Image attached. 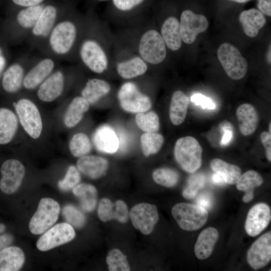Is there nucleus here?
<instances>
[{
	"mask_svg": "<svg viewBox=\"0 0 271 271\" xmlns=\"http://www.w3.org/2000/svg\"><path fill=\"white\" fill-rule=\"evenodd\" d=\"M202 148L194 137L186 136L179 139L174 147L175 158L185 171L194 173L202 164Z\"/></svg>",
	"mask_w": 271,
	"mask_h": 271,
	"instance_id": "f257e3e1",
	"label": "nucleus"
},
{
	"mask_svg": "<svg viewBox=\"0 0 271 271\" xmlns=\"http://www.w3.org/2000/svg\"><path fill=\"white\" fill-rule=\"evenodd\" d=\"M172 214L182 229L196 230L207 222L208 213L207 210L198 205L179 203L172 209Z\"/></svg>",
	"mask_w": 271,
	"mask_h": 271,
	"instance_id": "f03ea898",
	"label": "nucleus"
},
{
	"mask_svg": "<svg viewBox=\"0 0 271 271\" xmlns=\"http://www.w3.org/2000/svg\"><path fill=\"white\" fill-rule=\"evenodd\" d=\"M217 54L224 71L231 79L240 80L245 76L248 63L236 47L224 43L219 47Z\"/></svg>",
	"mask_w": 271,
	"mask_h": 271,
	"instance_id": "7ed1b4c3",
	"label": "nucleus"
},
{
	"mask_svg": "<svg viewBox=\"0 0 271 271\" xmlns=\"http://www.w3.org/2000/svg\"><path fill=\"white\" fill-rule=\"evenodd\" d=\"M60 212L59 204L50 198H42L29 222V229L35 235L45 232L57 221Z\"/></svg>",
	"mask_w": 271,
	"mask_h": 271,
	"instance_id": "20e7f679",
	"label": "nucleus"
},
{
	"mask_svg": "<svg viewBox=\"0 0 271 271\" xmlns=\"http://www.w3.org/2000/svg\"><path fill=\"white\" fill-rule=\"evenodd\" d=\"M139 52L141 57L152 64L162 62L166 57V46L161 34L151 29L142 36L139 44Z\"/></svg>",
	"mask_w": 271,
	"mask_h": 271,
	"instance_id": "39448f33",
	"label": "nucleus"
},
{
	"mask_svg": "<svg viewBox=\"0 0 271 271\" xmlns=\"http://www.w3.org/2000/svg\"><path fill=\"white\" fill-rule=\"evenodd\" d=\"M20 122L25 131L32 138L38 139L42 130L40 113L36 105L27 99H21L15 104Z\"/></svg>",
	"mask_w": 271,
	"mask_h": 271,
	"instance_id": "423d86ee",
	"label": "nucleus"
},
{
	"mask_svg": "<svg viewBox=\"0 0 271 271\" xmlns=\"http://www.w3.org/2000/svg\"><path fill=\"white\" fill-rule=\"evenodd\" d=\"M77 30L70 21H63L53 27L50 33L49 44L52 51L58 55L70 51L76 39Z\"/></svg>",
	"mask_w": 271,
	"mask_h": 271,
	"instance_id": "0eeeda50",
	"label": "nucleus"
},
{
	"mask_svg": "<svg viewBox=\"0 0 271 271\" xmlns=\"http://www.w3.org/2000/svg\"><path fill=\"white\" fill-rule=\"evenodd\" d=\"M118 98L121 107L132 113L144 112L152 106L150 98L141 92L136 84L126 82L120 88Z\"/></svg>",
	"mask_w": 271,
	"mask_h": 271,
	"instance_id": "6e6552de",
	"label": "nucleus"
},
{
	"mask_svg": "<svg viewBox=\"0 0 271 271\" xmlns=\"http://www.w3.org/2000/svg\"><path fill=\"white\" fill-rule=\"evenodd\" d=\"M0 190L7 195L15 194L20 187L25 174L22 163L16 159L4 161L0 168Z\"/></svg>",
	"mask_w": 271,
	"mask_h": 271,
	"instance_id": "1a4fd4ad",
	"label": "nucleus"
},
{
	"mask_svg": "<svg viewBox=\"0 0 271 271\" xmlns=\"http://www.w3.org/2000/svg\"><path fill=\"white\" fill-rule=\"evenodd\" d=\"M75 236L73 227L67 222L57 224L48 229L38 239L37 248L46 251L67 243Z\"/></svg>",
	"mask_w": 271,
	"mask_h": 271,
	"instance_id": "9d476101",
	"label": "nucleus"
},
{
	"mask_svg": "<svg viewBox=\"0 0 271 271\" xmlns=\"http://www.w3.org/2000/svg\"><path fill=\"white\" fill-rule=\"evenodd\" d=\"M179 23L182 40L188 44L193 43L198 35L205 32L209 26L205 16L195 14L190 10L182 12Z\"/></svg>",
	"mask_w": 271,
	"mask_h": 271,
	"instance_id": "9b49d317",
	"label": "nucleus"
},
{
	"mask_svg": "<svg viewBox=\"0 0 271 271\" xmlns=\"http://www.w3.org/2000/svg\"><path fill=\"white\" fill-rule=\"evenodd\" d=\"M80 56L83 63L95 73H102L108 67L107 56L95 40L87 39L83 42L80 49Z\"/></svg>",
	"mask_w": 271,
	"mask_h": 271,
	"instance_id": "f8f14e48",
	"label": "nucleus"
},
{
	"mask_svg": "<svg viewBox=\"0 0 271 271\" xmlns=\"http://www.w3.org/2000/svg\"><path fill=\"white\" fill-rule=\"evenodd\" d=\"M129 216L133 226L145 235L152 233L159 218L156 206L146 203L134 206Z\"/></svg>",
	"mask_w": 271,
	"mask_h": 271,
	"instance_id": "ddd939ff",
	"label": "nucleus"
},
{
	"mask_svg": "<svg viewBox=\"0 0 271 271\" xmlns=\"http://www.w3.org/2000/svg\"><path fill=\"white\" fill-rule=\"evenodd\" d=\"M271 259V233L259 237L252 244L247 253L249 265L256 270L266 266Z\"/></svg>",
	"mask_w": 271,
	"mask_h": 271,
	"instance_id": "4468645a",
	"label": "nucleus"
},
{
	"mask_svg": "<svg viewBox=\"0 0 271 271\" xmlns=\"http://www.w3.org/2000/svg\"><path fill=\"white\" fill-rule=\"evenodd\" d=\"M271 219L269 206L264 203L254 205L249 210L245 223L246 233L255 236L261 233L268 225Z\"/></svg>",
	"mask_w": 271,
	"mask_h": 271,
	"instance_id": "2eb2a0df",
	"label": "nucleus"
},
{
	"mask_svg": "<svg viewBox=\"0 0 271 271\" xmlns=\"http://www.w3.org/2000/svg\"><path fill=\"white\" fill-rule=\"evenodd\" d=\"M99 218L103 222L116 219L121 223H125L128 219L129 213L126 203L117 200L113 203L108 198L100 200L97 209Z\"/></svg>",
	"mask_w": 271,
	"mask_h": 271,
	"instance_id": "dca6fc26",
	"label": "nucleus"
},
{
	"mask_svg": "<svg viewBox=\"0 0 271 271\" xmlns=\"http://www.w3.org/2000/svg\"><path fill=\"white\" fill-rule=\"evenodd\" d=\"M64 75L57 71L49 75L40 85L38 96L44 102H51L62 94L64 87Z\"/></svg>",
	"mask_w": 271,
	"mask_h": 271,
	"instance_id": "f3484780",
	"label": "nucleus"
},
{
	"mask_svg": "<svg viewBox=\"0 0 271 271\" xmlns=\"http://www.w3.org/2000/svg\"><path fill=\"white\" fill-rule=\"evenodd\" d=\"M54 66V61L50 58L41 60L24 77V86L28 89L36 88L50 75Z\"/></svg>",
	"mask_w": 271,
	"mask_h": 271,
	"instance_id": "a211bd4d",
	"label": "nucleus"
},
{
	"mask_svg": "<svg viewBox=\"0 0 271 271\" xmlns=\"http://www.w3.org/2000/svg\"><path fill=\"white\" fill-rule=\"evenodd\" d=\"M77 167L78 170L85 176L96 179L105 175L108 164L105 159L101 157L84 156L78 160Z\"/></svg>",
	"mask_w": 271,
	"mask_h": 271,
	"instance_id": "6ab92c4d",
	"label": "nucleus"
},
{
	"mask_svg": "<svg viewBox=\"0 0 271 271\" xmlns=\"http://www.w3.org/2000/svg\"><path fill=\"white\" fill-rule=\"evenodd\" d=\"M93 141L96 148L101 152L113 154L119 148L118 138L108 125L98 128L93 134Z\"/></svg>",
	"mask_w": 271,
	"mask_h": 271,
	"instance_id": "aec40b11",
	"label": "nucleus"
},
{
	"mask_svg": "<svg viewBox=\"0 0 271 271\" xmlns=\"http://www.w3.org/2000/svg\"><path fill=\"white\" fill-rule=\"evenodd\" d=\"M245 34L249 37H256L266 23L264 15L259 10L251 8L242 11L239 16Z\"/></svg>",
	"mask_w": 271,
	"mask_h": 271,
	"instance_id": "412c9836",
	"label": "nucleus"
},
{
	"mask_svg": "<svg viewBox=\"0 0 271 271\" xmlns=\"http://www.w3.org/2000/svg\"><path fill=\"white\" fill-rule=\"evenodd\" d=\"M239 129L244 136L252 134L256 129L258 116L255 108L249 103L240 105L236 109Z\"/></svg>",
	"mask_w": 271,
	"mask_h": 271,
	"instance_id": "4be33fe9",
	"label": "nucleus"
},
{
	"mask_svg": "<svg viewBox=\"0 0 271 271\" xmlns=\"http://www.w3.org/2000/svg\"><path fill=\"white\" fill-rule=\"evenodd\" d=\"M25 255L17 246L10 245L0 250V271H18L23 267Z\"/></svg>",
	"mask_w": 271,
	"mask_h": 271,
	"instance_id": "5701e85b",
	"label": "nucleus"
},
{
	"mask_svg": "<svg viewBox=\"0 0 271 271\" xmlns=\"http://www.w3.org/2000/svg\"><path fill=\"white\" fill-rule=\"evenodd\" d=\"M161 35L166 46L171 50L177 51L182 46L179 20L174 16L168 17L163 23Z\"/></svg>",
	"mask_w": 271,
	"mask_h": 271,
	"instance_id": "b1692460",
	"label": "nucleus"
},
{
	"mask_svg": "<svg viewBox=\"0 0 271 271\" xmlns=\"http://www.w3.org/2000/svg\"><path fill=\"white\" fill-rule=\"evenodd\" d=\"M218 232L210 227L203 230L199 235L194 247L196 257L201 260L209 257L218 238Z\"/></svg>",
	"mask_w": 271,
	"mask_h": 271,
	"instance_id": "393cba45",
	"label": "nucleus"
},
{
	"mask_svg": "<svg viewBox=\"0 0 271 271\" xmlns=\"http://www.w3.org/2000/svg\"><path fill=\"white\" fill-rule=\"evenodd\" d=\"M57 16L56 8L52 5L45 6L37 22L32 28L33 34L39 37H45L49 35Z\"/></svg>",
	"mask_w": 271,
	"mask_h": 271,
	"instance_id": "a878e982",
	"label": "nucleus"
},
{
	"mask_svg": "<svg viewBox=\"0 0 271 271\" xmlns=\"http://www.w3.org/2000/svg\"><path fill=\"white\" fill-rule=\"evenodd\" d=\"M18 125L15 114L7 108H0V145L9 143L14 137Z\"/></svg>",
	"mask_w": 271,
	"mask_h": 271,
	"instance_id": "bb28decb",
	"label": "nucleus"
},
{
	"mask_svg": "<svg viewBox=\"0 0 271 271\" xmlns=\"http://www.w3.org/2000/svg\"><path fill=\"white\" fill-rule=\"evenodd\" d=\"M189 98L182 91H175L172 97L170 106V118L172 123L178 125L182 123L186 117Z\"/></svg>",
	"mask_w": 271,
	"mask_h": 271,
	"instance_id": "cd10ccee",
	"label": "nucleus"
},
{
	"mask_svg": "<svg viewBox=\"0 0 271 271\" xmlns=\"http://www.w3.org/2000/svg\"><path fill=\"white\" fill-rule=\"evenodd\" d=\"M263 179L257 172L249 170L240 175L236 182V188L245 192L242 201L248 203L253 198V190L255 188L262 185Z\"/></svg>",
	"mask_w": 271,
	"mask_h": 271,
	"instance_id": "c85d7f7f",
	"label": "nucleus"
},
{
	"mask_svg": "<svg viewBox=\"0 0 271 271\" xmlns=\"http://www.w3.org/2000/svg\"><path fill=\"white\" fill-rule=\"evenodd\" d=\"M72 192L79 199L83 210L91 212L95 209L97 201V192L94 186L86 183L79 184L72 189Z\"/></svg>",
	"mask_w": 271,
	"mask_h": 271,
	"instance_id": "c756f323",
	"label": "nucleus"
},
{
	"mask_svg": "<svg viewBox=\"0 0 271 271\" xmlns=\"http://www.w3.org/2000/svg\"><path fill=\"white\" fill-rule=\"evenodd\" d=\"M110 90V86L106 81L100 79H90L87 82L82 91V97L89 103L93 104L107 95Z\"/></svg>",
	"mask_w": 271,
	"mask_h": 271,
	"instance_id": "7c9ffc66",
	"label": "nucleus"
},
{
	"mask_svg": "<svg viewBox=\"0 0 271 271\" xmlns=\"http://www.w3.org/2000/svg\"><path fill=\"white\" fill-rule=\"evenodd\" d=\"M117 72L124 79H130L144 74L148 69L146 62L141 57H134L118 63Z\"/></svg>",
	"mask_w": 271,
	"mask_h": 271,
	"instance_id": "2f4dec72",
	"label": "nucleus"
},
{
	"mask_svg": "<svg viewBox=\"0 0 271 271\" xmlns=\"http://www.w3.org/2000/svg\"><path fill=\"white\" fill-rule=\"evenodd\" d=\"M89 103L83 97L74 98L68 107L65 113L64 122L68 127L75 126L83 117L84 113L87 111Z\"/></svg>",
	"mask_w": 271,
	"mask_h": 271,
	"instance_id": "473e14b6",
	"label": "nucleus"
},
{
	"mask_svg": "<svg viewBox=\"0 0 271 271\" xmlns=\"http://www.w3.org/2000/svg\"><path fill=\"white\" fill-rule=\"evenodd\" d=\"M24 70L19 64H14L3 73L2 86L9 93H15L21 88L24 79Z\"/></svg>",
	"mask_w": 271,
	"mask_h": 271,
	"instance_id": "72a5a7b5",
	"label": "nucleus"
},
{
	"mask_svg": "<svg viewBox=\"0 0 271 271\" xmlns=\"http://www.w3.org/2000/svg\"><path fill=\"white\" fill-rule=\"evenodd\" d=\"M210 166L212 171L221 175L226 183L230 185L236 183L241 175V170L236 165L231 164L218 158L212 160Z\"/></svg>",
	"mask_w": 271,
	"mask_h": 271,
	"instance_id": "f704fd0d",
	"label": "nucleus"
},
{
	"mask_svg": "<svg viewBox=\"0 0 271 271\" xmlns=\"http://www.w3.org/2000/svg\"><path fill=\"white\" fill-rule=\"evenodd\" d=\"M44 6L43 4H41L22 9L17 15V21L19 25L24 29H32Z\"/></svg>",
	"mask_w": 271,
	"mask_h": 271,
	"instance_id": "c9c22d12",
	"label": "nucleus"
},
{
	"mask_svg": "<svg viewBox=\"0 0 271 271\" xmlns=\"http://www.w3.org/2000/svg\"><path fill=\"white\" fill-rule=\"evenodd\" d=\"M164 142L162 135L157 132H146L141 137L142 150L145 156L158 153Z\"/></svg>",
	"mask_w": 271,
	"mask_h": 271,
	"instance_id": "e433bc0d",
	"label": "nucleus"
},
{
	"mask_svg": "<svg viewBox=\"0 0 271 271\" xmlns=\"http://www.w3.org/2000/svg\"><path fill=\"white\" fill-rule=\"evenodd\" d=\"M69 149L71 154L75 157L85 156L91 149L88 137L86 134L81 132L74 134L70 140Z\"/></svg>",
	"mask_w": 271,
	"mask_h": 271,
	"instance_id": "4c0bfd02",
	"label": "nucleus"
},
{
	"mask_svg": "<svg viewBox=\"0 0 271 271\" xmlns=\"http://www.w3.org/2000/svg\"><path fill=\"white\" fill-rule=\"evenodd\" d=\"M136 121L138 126L146 132H157L160 128L159 117L154 111L138 113Z\"/></svg>",
	"mask_w": 271,
	"mask_h": 271,
	"instance_id": "58836bf2",
	"label": "nucleus"
},
{
	"mask_svg": "<svg viewBox=\"0 0 271 271\" xmlns=\"http://www.w3.org/2000/svg\"><path fill=\"white\" fill-rule=\"evenodd\" d=\"M110 271H129L130 267L126 256L119 249H113L109 251L106 259Z\"/></svg>",
	"mask_w": 271,
	"mask_h": 271,
	"instance_id": "ea45409f",
	"label": "nucleus"
},
{
	"mask_svg": "<svg viewBox=\"0 0 271 271\" xmlns=\"http://www.w3.org/2000/svg\"><path fill=\"white\" fill-rule=\"evenodd\" d=\"M154 181L166 187L175 186L179 179L178 173L174 170L162 168L156 170L152 174Z\"/></svg>",
	"mask_w": 271,
	"mask_h": 271,
	"instance_id": "a19ab883",
	"label": "nucleus"
},
{
	"mask_svg": "<svg viewBox=\"0 0 271 271\" xmlns=\"http://www.w3.org/2000/svg\"><path fill=\"white\" fill-rule=\"evenodd\" d=\"M62 213L66 222L73 227L81 228L85 223L86 218L84 215L73 205L65 206Z\"/></svg>",
	"mask_w": 271,
	"mask_h": 271,
	"instance_id": "79ce46f5",
	"label": "nucleus"
},
{
	"mask_svg": "<svg viewBox=\"0 0 271 271\" xmlns=\"http://www.w3.org/2000/svg\"><path fill=\"white\" fill-rule=\"evenodd\" d=\"M205 184V177L201 174H195L188 179L187 185L182 192L183 197L187 199L194 197Z\"/></svg>",
	"mask_w": 271,
	"mask_h": 271,
	"instance_id": "37998d69",
	"label": "nucleus"
},
{
	"mask_svg": "<svg viewBox=\"0 0 271 271\" xmlns=\"http://www.w3.org/2000/svg\"><path fill=\"white\" fill-rule=\"evenodd\" d=\"M80 179L81 177L78 169L74 166H70L64 178L59 181L58 186L61 191H68L78 185Z\"/></svg>",
	"mask_w": 271,
	"mask_h": 271,
	"instance_id": "c03bdc74",
	"label": "nucleus"
},
{
	"mask_svg": "<svg viewBox=\"0 0 271 271\" xmlns=\"http://www.w3.org/2000/svg\"><path fill=\"white\" fill-rule=\"evenodd\" d=\"M147 0H111L113 8L121 13L130 12L143 6Z\"/></svg>",
	"mask_w": 271,
	"mask_h": 271,
	"instance_id": "a18cd8bd",
	"label": "nucleus"
},
{
	"mask_svg": "<svg viewBox=\"0 0 271 271\" xmlns=\"http://www.w3.org/2000/svg\"><path fill=\"white\" fill-rule=\"evenodd\" d=\"M219 127L223 133L220 144L222 146H226L230 142L233 138V125L231 122L227 120H224L220 123Z\"/></svg>",
	"mask_w": 271,
	"mask_h": 271,
	"instance_id": "49530a36",
	"label": "nucleus"
},
{
	"mask_svg": "<svg viewBox=\"0 0 271 271\" xmlns=\"http://www.w3.org/2000/svg\"><path fill=\"white\" fill-rule=\"evenodd\" d=\"M14 240L13 234L7 231L6 225L0 222V250L12 245Z\"/></svg>",
	"mask_w": 271,
	"mask_h": 271,
	"instance_id": "de8ad7c7",
	"label": "nucleus"
},
{
	"mask_svg": "<svg viewBox=\"0 0 271 271\" xmlns=\"http://www.w3.org/2000/svg\"><path fill=\"white\" fill-rule=\"evenodd\" d=\"M191 100L196 105H200L202 108L214 109L216 107L214 102L209 97L201 94H195L191 97Z\"/></svg>",
	"mask_w": 271,
	"mask_h": 271,
	"instance_id": "09e8293b",
	"label": "nucleus"
},
{
	"mask_svg": "<svg viewBox=\"0 0 271 271\" xmlns=\"http://www.w3.org/2000/svg\"><path fill=\"white\" fill-rule=\"evenodd\" d=\"M197 205L209 210L212 208L213 205V197L209 192H203L200 194L196 198Z\"/></svg>",
	"mask_w": 271,
	"mask_h": 271,
	"instance_id": "8fccbe9b",
	"label": "nucleus"
},
{
	"mask_svg": "<svg viewBox=\"0 0 271 271\" xmlns=\"http://www.w3.org/2000/svg\"><path fill=\"white\" fill-rule=\"evenodd\" d=\"M261 142L264 147L265 155L269 162L271 161V134L267 131H263L260 134Z\"/></svg>",
	"mask_w": 271,
	"mask_h": 271,
	"instance_id": "3c124183",
	"label": "nucleus"
},
{
	"mask_svg": "<svg viewBox=\"0 0 271 271\" xmlns=\"http://www.w3.org/2000/svg\"><path fill=\"white\" fill-rule=\"evenodd\" d=\"M257 7L264 15L271 16V0H257Z\"/></svg>",
	"mask_w": 271,
	"mask_h": 271,
	"instance_id": "603ef678",
	"label": "nucleus"
},
{
	"mask_svg": "<svg viewBox=\"0 0 271 271\" xmlns=\"http://www.w3.org/2000/svg\"><path fill=\"white\" fill-rule=\"evenodd\" d=\"M13 2L20 7H27L42 4L45 0H12Z\"/></svg>",
	"mask_w": 271,
	"mask_h": 271,
	"instance_id": "864d4df0",
	"label": "nucleus"
},
{
	"mask_svg": "<svg viewBox=\"0 0 271 271\" xmlns=\"http://www.w3.org/2000/svg\"><path fill=\"white\" fill-rule=\"evenodd\" d=\"M212 181L213 184L223 186L226 183L223 177L218 173H214L212 176Z\"/></svg>",
	"mask_w": 271,
	"mask_h": 271,
	"instance_id": "5fc2aeb1",
	"label": "nucleus"
},
{
	"mask_svg": "<svg viewBox=\"0 0 271 271\" xmlns=\"http://www.w3.org/2000/svg\"><path fill=\"white\" fill-rule=\"evenodd\" d=\"M6 65V60L2 54L0 49V75Z\"/></svg>",
	"mask_w": 271,
	"mask_h": 271,
	"instance_id": "6e6d98bb",
	"label": "nucleus"
},
{
	"mask_svg": "<svg viewBox=\"0 0 271 271\" xmlns=\"http://www.w3.org/2000/svg\"><path fill=\"white\" fill-rule=\"evenodd\" d=\"M229 1H231L235 3H239V4H244V3H246L250 1V0H229Z\"/></svg>",
	"mask_w": 271,
	"mask_h": 271,
	"instance_id": "4d7b16f0",
	"label": "nucleus"
},
{
	"mask_svg": "<svg viewBox=\"0 0 271 271\" xmlns=\"http://www.w3.org/2000/svg\"><path fill=\"white\" fill-rule=\"evenodd\" d=\"M268 60L269 63H270V47H269V51L268 54Z\"/></svg>",
	"mask_w": 271,
	"mask_h": 271,
	"instance_id": "13d9d810",
	"label": "nucleus"
},
{
	"mask_svg": "<svg viewBox=\"0 0 271 271\" xmlns=\"http://www.w3.org/2000/svg\"><path fill=\"white\" fill-rule=\"evenodd\" d=\"M268 132L271 133V123L270 122L268 124Z\"/></svg>",
	"mask_w": 271,
	"mask_h": 271,
	"instance_id": "bf43d9fd",
	"label": "nucleus"
},
{
	"mask_svg": "<svg viewBox=\"0 0 271 271\" xmlns=\"http://www.w3.org/2000/svg\"><path fill=\"white\" fill-rule=\"evenodd\" d=\"M96 1H98V2H105V1H108V0H96Z\"/></svg>",
	"mask_w": 271,
	"mask_h": 271,
	"instance_id": "052dcab7",
	"label": "nucleus"
}]
</instances>
